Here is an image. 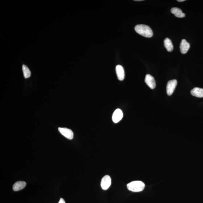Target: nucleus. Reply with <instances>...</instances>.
Here are the masks:
<instances>
[{"mask_svg": "<svg viewBox=\"0 0 203 203\" xmlns=\"http://www.w3.org/2000/svg\"><path fill=\"white\" fill-rule=\"evenodd\" d=\"M118 79L120 81H123L125 77V73L123 67L120 65H118L116 68Z\"/></svg>", "mask_w": 203, "mask_h": 203, "instance_id": "obj_8", "label": "nucleus"}, {"mask_svg": "<svg viewBox=\"0 0 203 203\" xmlns=\"http://www.w3.org/2000/svg\"><path fill=\"white\" fill-rule=\"evenodd\" d=\"M127 187L128 190L133 192H140L143 190L145 184L141 181H134L127 184Z\"/></svg>", "mask_w": 203, "mask_h": 203, "instance_id": "obj_2", "label": "nucleus"}, {"mask_svg": "<svg viewBox=\"0 0 203 203\" xmlns=\"http://www.w3.org/2000/svg\"><path fill=\"white\" fill-rule=\"evenodd\" d=\"M58 203H66V202H65L63 199L61 198L60 200L59 201V202Z\"/></svg>", "mask_w": 203, "mask_h": 203, "instance_id": "obj_15", "label": "nucleus"}, {"mask_svg": "<svg viewBox=\"0 0 203 203\" xmlns=\"http://www.w3.org/2000/svg\"><path fill=\"white\" fill-rule=\"evenodd\" d=\"M164 45L167 50L168 52H172L173 50V46L171 40L167 38L164 40Z\"/></svg>", "mask_w": 203, "mask_h": 203, "instance_id": "obj_13", "label": "nucleus"}, {"mask_svg": "<svg viewBox=\"0 0 203 203\" xmlns=\"http://www.w3.org/2000/svg\"><path fill=\"white\" fill-rule=\"evenodd\" d=\"M22 70L24 74V76L25 78H30L31 75V72L28 67L25 65H23L22 66Z\"/></svg>", "mask_w": 203, "mask_h": 203, "instance_id": "obj_14", "label": "nucleus"}, {"mask_svg": "<svg viewBox=\"0 0 203 203\" xmlns=\"http://www.w3.org/2000/svg\"><path fill=\"white\" fill-rule=\"evenodd\" d=\"M177 1L179 2H184L185 1V0H178Z\"/></svg>", "mask_w": 203, "mask_h": 203, "instance_id": "obj_16", "label": "nucleus"}, {"mask_svg": "<svg viewBox=\"0 0 203 203\" xmlns=\"http://www.w3.org/2000/svg\"><path fill=\"white\" fill-rule=\"evenodd\" d=\"M112 183V180L109 175H105L102 178L100 185L104 190H107L110 187Z\"/></svg>", "mask_w": 203, "mask_h": 203, "instance_id": "obj_4", "label": "nucleus"}, {"mask_svg": "<svg viewBox=\"0 0 203 203\" xmlns=\"http://www.w3.org/2000/svg\"><path fill=\"white\" fill-rule=\"evenodd\" d=\"M136 1H142V0H135Z\"/></svg>", "mask_w": 203, "mask_h": 203, "instance_id": "obj_17", "label": "nucleus"}, {"mask_svg": "<svg viewBox=\"0 0 203 203\" xmlns=\"http://www.w3.org/2000/svg\"><path fill=\"white\" fill-rule=\"evenodd\" d=\"M190 48V44L185 39L181 41L180 45V51L182 54H186Z\"/></svg>", "mask_w": 203, "mask_h": 203, "instance_id": "obj_9", "label": "nucleus"}, {"mask_svg": "<svg viewBox=\"0 0 203 203\" xmlns=\"http://www.w3.org/2000/svg\"><path fill=\"white\" fill-rule=\"evenodd\" d=\"M135 30L140 35L148 38L152 37V30L149 26L145 25H138L135 27Z\"/></svg>", "mask_w": 203, "mask_h": 203, "instance_id": "obj_1", "label": "nucleus"}, {"mask_svg": "<svg viewBox=\"0 0 203 203\" xmlns=\"http://www.w3.org/2000/svg\"><path fill=\"white\" fill-rule=\"evenodd\" d=\"M171 12L174 14L175 16L178 18H183L185 16V14L182 13V10L180 8L177 7L172 8Z\"/></svg>", "mask_w": 203, "mask_h": 203, "instance_id": "obj_12", "label": "nucleus"}, {"mask_svg": "<svg viewBox=\"0 0 203 203\" xmlns=\"http://www.w3.org/2000/svg\"><path fill=\"white\" fill-rule=\"evenodd\" d=\"M123 117V113L120 109H117L114 112L112 116V120L114 123H117L120 121Z\"/></svg>", "mask_w": 203, "mask_h": 203, "instance_id": "obj_6", "label": "nucleus"}, {"mask_svg": "<svg viewBox=\"0 0 203 203\" xmlns=\"http://www.w3.org/2000/svg\"><path fill=\"white\" fill-rule=\"evenodd\" d=\"M177 84V80H170L167 83L166 90L167 93L168 95H171L175 91L176 87Z\"/></svg>", "mask_w": 203, "mask_h": 203, "instance_id": "obj_3", "label": "nucleus"}, {"mask_svg": "<svg viewBox=\"0 0 203 203\" xmlns=\"http://www.w3.org/2000/svg\"><path fill=\"white\" fill-rule=\"evenodd\" d=\"M26 184L24 181H18L16 182L13 186V190L14 191H18L23 189L26 186Z\"/></svg>", "mask_w": 203, "mask_h": 203, "instance_id": "obj_11", "label": "nucleus"}, {"mask_svg": "<svg viewBox=\"0 0 203 203\" xmlns=\"http://www.w3.org/2000/svg\"><path fill=\"white\" fill-rule=\"evenodd\" d=\"M191 93L194 96L197 98H203V89L200 88L196 87L191 91Z\"/></svg>", "mask_w": 203, "mask_h": 203, "instance_id": "obj_10", "label": "nucleus"}, {"mask_svg": "<svg viewBox=\"0 0 203 203\" xmlns=\"http://www.w3.org/2000/svg\"><path fill=\"white\" fill-rule=\"evenodd\" d=\"M145 82L151 89H153L156 87V81L154 78L151 75L149 74L146 75L145 78Z\"/></svg>", "mask_w": 203, "mask_h": 203, "instance_id": "obj_7", "label": "nucleus"}, {"mask_svg": "<svg viewBox=\"0 0 203 203\" xmlns=\"http://www.w3.org/2000/svg\"><path fill=\"white\" fill-rule=\"evenodd\" d=\"M59 132L65 137L69 140H71L73 138V133L71 129L67 128H59Z\"/></svg>", "mask_w": 203, "mask_h": 203, "instance_id": "obj_5", "label": "nucleus"}]
</instances>
